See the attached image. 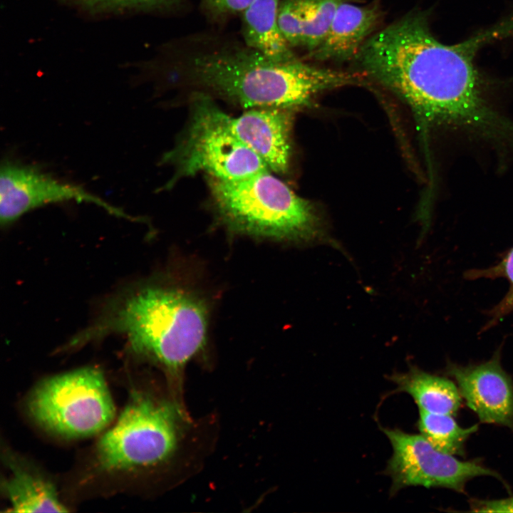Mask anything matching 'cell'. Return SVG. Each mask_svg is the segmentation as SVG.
Wrapping results in <instances>:
<instances>
[{
    "mask_svg": "<svg viewBox=\"0 0 513 513\" xmlns=\"http://www.w3.org/2000/svg\"><path fill=\"white\" fill-rule=\"evenodd\" d=\"M512 28L508 21L447 45L432 35L427 16L414 12L369 37L354 59L410 107L423 131L482 142L502 157L513 152V120L487 95L474 59L485 41Z\"/></svg>",
    "mask_w": 513,
    "mask_h": 513,
    "instance_id": "1",
    "label": "cell"
},
{
    "mask_svg": "<svg viewBox=\"0 0 513 513\" xmlns=\"http://www.w3.org/2000/svg\"><path fill=\"white\" fill-rule=\"evenodd\" d=\"M141 68L147 76L184 82L247 109L302 108L320 93L355 81L351 72L298 58L276 62L244 42L214 33L171 41Z\"/></svg>",
    "mask_w": 513,
    "mask_h": 513,
    "instance_id": "2",
    "label": "cell"
},
{
    "mask_svg": "<svg viewBox=\"0 0 513 513\" xmlns=\"http://www.w3.org/2000/svg\"><path fill=\"white\" fill-rule=\"evenodd\" d=\"M207 328V306L199 296L177 287L147 284L113 299L68 347L111 333L125 336L131 351L162 368L178 390L184 368L206 343Z\"/></svg>",
    "mask_w": 513,
    "mask_h": 513,
    "instance_id": "3",
    "label": "cell"
},
{
    "mask_svg": "<svg viewBox=\"0 0 513 513\" xmlns=\"http://www.w3.org/2000/svg\"><path fill=\"white\" fill-rule=\"evenodd\" d=\"M209 185L217 214L232 231L296 242L323 235L314 204L269 170L239 180L209 177Z\"/></svg>",
    "mask_w": 513,
    "mask_h": 513,
    "instance_id": "4",
    "label": "cell"
},
{
    "mask_svg": "<svg viewBox=\"0 0 513 513\" xmlns=\"http://www.w3.org/2000/svg\"><path fill=\"white\" fill-rule=\"evenodd\" d=\"M187 422L178 400L133 390L116 423L99 440L95 462L107 472L159 466L175 452Z\"/></svg>",
    "mask_w": 513,
    "mask_h": 513,
    "instance_id": "5",
    "label": "cell"
},
{
    "mask_svg": "<svg viewBox=\"0 0 513 513\" xmlns=\"http://www.w3.org/2000/svg\"><path fill=\"white\" fill-rule=\"evenodd\" d=\"M192 115L182 141L166 153L162 161L175 165L177 177L199 172L222 180H239L269 170L262 160L232 132L229 116L212 100L209 94L193 96ZM270 171V170H269Z\"/></svg>",
    "mask_w": 513,
    "mask_h": 513,
    "instance_id": "6",
    "label": "cell"
},
{
    "mask_svg": "<svg viewBox=\"0 0 513 513\" xmlns=\"http://www.w3.org/2000/svg\"><path fill=\"white\" fill-rule=\"evenodd\" d=\"M27 409L39 426L66 438L100 432L115 413L103 373L92 367L45 379L31 393Z\"/></svg>",
    "mask_w": 513,
    "mask_h": 513,
    "instance_id": "7",
    "label": "cell"
},
{
    "mask_svg": "<svg viewBox=\"0 0 513 513\" xmlns=\"http://www.w3.org/2000/svg\"><path fill=\"white\" fill-rule=\"evenodd\" d=\"M393 447L385 473L390 477L391 494L409 486L443 487L464 492L477 477L500 475L477 461H462L432 445L421 435L382 428Z\"/></svg>",
    "mask_w": 513,
    "mask_h": 513,
    "instance_id": "8",
    "label": "cell"
},
{
    "mask_svg": "<svg viewBox=\"0 0 513 513\" xmlns=\"http://www.w3.org/2000/svg\"><path fill=\"white\" fill-rule=\"evenodd\" d=\"M76 202L94 204L120 218L136 220L120 208L83 187L64 182L39 166L5 158L0 170V222L14 223L26 213L56 203Z\"/></svg>",
    "mask_w": 513,
    "mask_h": 513,
    "instance_id": "9",
    "label": "cell"
},
{
    "mask_svg": "<svg viewBox=\"0 0 513 513\" xmlns=\"http://www.w3.org/2000/svg\"><path fill=\"white\" fill-rule=\"evenodd\" d=\"M447 374L480 422L513 430V381L500 363V349L487 361L462 366L449 362Z\"/></svg>",
    "mask_w": 513,
    "mask_h": 513,
    "instance_id": "10",
    "label": "cell"
},
{
    "mask_svg": "<svg viewBox=\"0 0 513 513\" xmlns=\"http://www.w3.org/2000/svg\"><path fill=\"white\" fill-rule=\"evenodd\" d=\"M295 110L251 108L238 117L229 116V123L235 135L262 160L270 171L285 174L290 164Z\"/></svg>",
    "mask_w": 513,
    "mask_h": 513,
    "instance_id": "11",
    "label": "cell"
},
{
    "mask_svg": "<svg viewBox=\"0 0 513 513\" xmlns=\"http://www.w3.org/2000/svg\"><path fill=\"white\" fill-rule=\"evenodd\" d=\"M382 16L379 6H359L343 0L321 44L309 56L316 61L354 59Z\"/></svg>",
    "mask_w": 513,
    "mask_h": 513,
    "instance_id": "12",
    "label": "cell"
},
{
    "mask_svg": "<svg viewBox=\"0 0 513 513\" xmlns=\"http://www.w3.org/2000/svg\"><path fill=\"white\" fill-rule=\"evenodd\" d=\"M10 475L1 484L11 512H66L52 482L27 467L11 454L5 455Z\"/></svg>",
    "mask_w": 513,
    "mask_h": 513,
    "instance_id": "13",
    "label": "cell"
},
{
    "mask_svg": "<svg viewBox=\"0 0 513 513\" xmlns=\"http://www.w3.org/2000/svg\"><path fill=\"white\" fill-rule=\"evenodd\" d=\"M280 0H254L242 12L244 42L276 62L296 59L278 23Z\"/></svg>",
    "mask_w": 513,
    "mask_h": 513,
    "instance_id": "14",
    "label": "cell"
},
{
    "mask_svg": "<svg viewBox=\"0 0 513 513\" xmlns=\"http://www.w3.org/2000/svg\"><path fill=\"white\" fill-rule=\"evenodd\" d=\"M390 379L398 392L413 398L419 410L455 415L460 408L462 398L457 385L447 378L411 366L408 372L395 373Z\"/></svg>",
    "mask_w": 513,
    "mask_h": 513,
    "instance_id": "15",
    "label": "cell"
},
{
    "mask_svg": "<svg viewBox=\"0 0 513 513\" xmlns=\"http://www.w3.org/2000/svg\"><path fill=\"white\" fill-rule=\"evenodd\" d=\"M453 416L419 410L418 428L420 435L437 450L454 456H464L465 443L477 431L478 425L462 428Z\"/></svg>",
    "mask_w": 513,
    "mask_h": 513,
    "instance_id": "16",
    "label": "cell"
},
{
    "mask_svg": "<svg viewBox=\"0 0 513 513\" xmlns=\"http://www.w3.org/2000/svg\"><path fill=\"white\" fill-rule=\"evenodd\" d=\"M343 0H300L304 34L301 47L309 53L323 41L337 9Z\"/></svg>",
    "mask_w": 513,
    "mask_h": 513,
    "instance_id": "17",
    "label": "cell"
},
{
    "mask_svg": "<svg viewBox=\"0 0 513 513\" xmlns=\"http://www.w3.org/2000/svg\"><path fill=\"white\" fill-rule=\"evenodd\" d=\"M465 277L470 280L503 278L509 282V289L505 296L487 313L488 320L482 331L491 328L513 312V246L495 265L485 269H470L465 274Z\"/></svg>",
    "mask_w": 513,
    "mask_h": 513,
    "instance_id": "18",
    "label": "cell"
},
{
    "mask_svg": "<svg viewBox=\"0 0 513 513\" xmlns=\"http://www.w3.org/2000/svg\"><path fill=\"white\" fill-rule=\"evenodd\" d=\"M278 23L292 48L302 46L304 19L300 0H280Z\"/></svg>",
    "mask_w": 513,
    "mask_h": 513,
    "instance_id": "19",
    "label": "cell"
},
{
    "mask_svg": "<svg viewBox=\"0 0 513 513\" xmlns=\"http://www.w3.org/2000/svg\"><path fill=\"white\" fill-rule=\"evenodd\" d=\"M254 0H201V8L212 21H223L242 13Z\"/></svg>",
    "mask_w": 513,
    "mask_h": 513,
    "instance_id": "20",
    "label": "cell"
},
{
    "mask_svg": "<svg viewBox=\"0 0 513 513\" xmlns=\"http://www.w3.org/2000/svg\"><path fill=\"white\" fill-rule=\"evenodd\" d=\"M470 508L472 511L477 512L513 513V496L492 500L472 499Z\"/></svg>",
    "mask_w": 513,
    "mask_h": 513,
    "instance_id": "21",
    "label": "cell"
}]
</instances>
